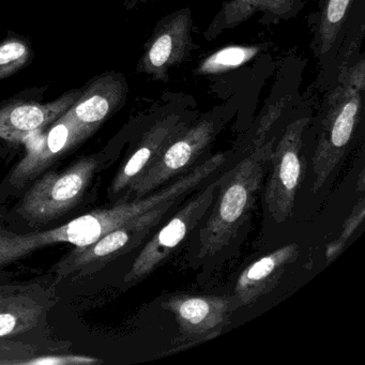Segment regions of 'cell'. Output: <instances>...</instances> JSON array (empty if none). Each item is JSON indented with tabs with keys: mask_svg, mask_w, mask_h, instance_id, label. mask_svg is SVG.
<instances>
[{
	"mask_svg": "<svg viewBox=\"0 0 365 365\" xmlns=\"http://www.w3.org/2000/svg\"><path fill=\"white\" fill-rule=\"evenodd\" d=\"M225 161L223 153L185 172L174 183L155 193L133 200H121L110 208L96 210L76 217L73 221L54 230L19 235L0 228V267L31 255L37 250L55 243H69L76 247H88L104 235L130 220L155 208L168 200H180L202 185Z\"/></svg>",
	"mask_w": 365,
	"mask_h": 365,
	"instance_id": "cell-1",
	"label": "cell"
},
{
	"mask_svg": "<svg viewBox=\"0 0 365 365\" xmlns=\"http://www.w3.org/2000/svg\"><path fill=\"white\" fill-rule=\"evenodd\" d=\"M272 153L273 143H264L220 181L217 200L200 232V257L215 255L234 238L255 204Z\"/></svg>",
	"mask_w": 365,
	"mask_h": 365,
	"instance_id": "cell-2",
	"label": "cell"
},
{
	"mask_svg": "<svg viewBox=\"0 0 365 365\" xmlns=\"http://www.w3.org/2000/svg\"><path fill=\"white\" fill-rule=\"evenodd\" d=\"M364 81V63L361 61L344 76L333 93L312 159L314 193L326 185L345 155L360 116Z\"/></svg>",
	"mask_w": 365,
	"mask_h": 365,
	"instance_id": "cell-3",
	"label": "cell"
},
{
	"mask_svg": "<svg viewBox=\"0 0 365 365\" xmlns=\"http://www.w3.org/2000/svg\"><path fill=\"white\" fill-rule=\"evenodd\" d=\"M178 200H168L130 220L88 247H76L54 267V272L58 279L83 277L97 272L108 262L138 247Z\"/></svg>",
	"mask_w": 365,
	"mask_h": 365,
	"instance_id": "cell-4",
	"label": "cell"
},
{
	"mask_svg": "<svg viewBox=\"0 0 365 365\" xmlns=\"http://www.w3.org/2000/svg\"><path fill=\"white\" fill-rule=\"evenodd\" d=\"M99 162L98 155L82 158L63 172L42 177L25 194L19 212L34 223L66 215L82 200Z\"/></svg>",
	"mask_w": 365,
	"mask_h": 365,
	"instance_id": "cell-5",
	"label": "cell"
},
{
	"mask_svg": "<svg viewBox=\"0 0 365 365\" xmlns=\"http://www.w3.org/2000/svg\"><path fill=\"white\" fill-rule=\"evenodd\" d=\"M307 123V118L290 123L273 149L264 202L269 215L277 224L290 219L294 210V200L302 178V136Z\"/></svg>",
	"mask_w": 365,
	"mask_h": 365,
	"instance_id": "cell-6",
	"label": "cell"
},
{
	"mask_svg": "<svg viewBox=\"0 0 365 365\" xmlns=\"http://www.w3.org/2000/svg\"><path fill=\"white\" fill-rule=\"evenodd\" d=\"M217 129L211 119L192 123L170 142L146 170L129 187V194L144 197L182 173L187 172L215 138Z\"/></svg>",
	"mask_w": 365,
	"mask_h": 365,
	"instance_id": "cell-7",
	"label": "cell"
},
{
	"mask_svg": "<svg viewBox=\"0 0 365 365\" xmlns=\"http://www.w3.org/2000/svg\"><path fill=\"white\" fill-rule=\"evenodd\" d=\"M219 181L192 197L170 222L143 247L134 260L125 282H136L150 274L187 238L212 206Z\"/></svg>",
	"mask_w": 365,
	"mask_h": 365,
	"instance_id": "cell-8",
	"label": "cell"
},
{
	"mask_svg": "<svg viewBox=\"0 0 365 365\" xmlns=\"http://www.w3.org/2000/svg\"><path fill=\"white\" fill-rule=\"evenodd\" d=\"M240 307L236 296L175 294L162 303V307L175 316L178 339L185 341L182 348L217 336Z\"/></svg>",
	"mask_w": 365,
	"mask_h": 365,
	"instance_id": "cell-9",
	"label": "cell"
},
{
	"mask_svg": "<svg viewBox=\"0 0 365 365\" xmlns=\"http://www.w3.org/2000/svg\"><path fill=\"white\" fill-rule=\"evenodd\" d=\"M34 91H23L0 103V140L26 142L63 116L82 93V88L72 89L43 103L40 100L46 89L37 95Z\"/></svg>",
	"mask_w": 365,
	"mask_h": 365,
	"instance_id": "cell-10",
	"label": "cell"
},
{
	"mask_svg": "<svg viewBox=\"0 0 365 365\" xmlns=\"http://www.w3.org/2000/svg\"><path fill=\"white\" fill-rule=\"evenodd\" d=\"M68 110L46 133L40 132L25 142L26 155L10 175V185L24 187L95 132L76 123Z\"/></svg>",
	"mask_w": 365,
	"mask_h": 365,
	"instance_id": "cell-11",
	"label": "cell"
},
{
	"mask_svg": "<svg viewBox=\"0 0 365 365\" xmlns=\"http://www.w3.org/2000/svg\"><path fill=\"white\" fill-rule=\"evenodd\" d=\"M192 16L189 9L179 10L158 23L145 44L138 72L153 80H168V72L182 63L195 48L191 37Z\"/></svg>",
	"mask_w": 365,
	"mask_h": 365,
	"instance_id": "cell-12",
	"label": "cell"
},
{
	"mask_svg": "<svg viewBox=\"0 0 365 365\" xmlns=\"http://www.w3.org/2000/svg\"><path fill=\"white\" fill-rule=\"evenodd\" d=\"M128 93L129 85L120 72H104L83 87L80 97L68 112L76 123L96 132L106 119L123 108Z\"/></svg>",
	"mask_w": 365,
	"mask_h": 365,
	"instance_id": "cell-13",
	"label": "cell"
},
{
	"mask_svg": "<svg viewBox=\"0 0 365 365\" xmlns=\"http://www.w3.org/2000/svg\"><path fill=\"white\" fill-rule=\"evenodd\" d=\"M192 125L185 113H170L158 120L143 136L138 148L121 166L110 185V195L128 189L160 153Z\"/></svg>",
	"mask_w": 365,
	"mask_h": 365,
	"instance_id": "cell-14",
	"label": "cell"
},
{
	"mask_svg": "<svg viewBox=\"0 0 365 365\" xmlns=\"http://www.w3.org/2000/svg\"><path fill=\"white\" fill-rule=\"evenodd\" d=\"M300 256V247L297 243L285 245L250 264L239 275L235 286V296L241 307L252 305L262 297L270 294L289 264Z\"/></svg>",
	"mask_w": 365,
	"mask_h": 365,
	"instance_id": "cell-15",
	"label": "cell"
},
{
	"mask_svg": "<svg viewBox=\"0 0 365 365\" xmlns=\"http://www.w3.org/2000/svg\"><path fill=\"white\" fill-rule=\"evenodd\" d=\"M302 6L303 0H228L205 31V38L215 39L254 16H259L264 24H277L294 18Z\"/></svg>",
	"mask_w": 365,
	"mask_h": 365,
	"instance_id": "cell-16",
	"label": "cell"
},
{
	"mask_svg": "<svg viewBox=\"0 0 365 365\" xmlns=\"http://www.w3.org/2000/svg\"><path fill=\"white\" fill-rule=\"evenodd\" d=\"M48 303L36 285L0 286V337L35 328Z\"/></svg>",
	"mask_w": 365,
	"mask_h": 365,
	"instance_id": "cell-17",
	"label": "cell"
},
{
	"mask_svg": "<svg viewBox=\"0 0 365 365\" xmlns=\"http://www.w3.org/2000/svg\"><path fill=\"white\" fill-rule=\"evenodd\" d=\"M351 0H322L316 44L320 54L330 51L343 26Z\"/></svg>",
	"mask_w": 365,
	"mask_h": 365,
	"instance_id": "cell-18",
	"label": "cell"
},
{
	"mask_svg": "<svg viewBox=\"0 0 365 365\" xmlns=\"http://www.w3.org/2000/svg\"><path fill=\"white\" fill-rule=\"evenodd\" d=\"M258 46H230L209 55L200 61L196 73L200 76L222 74L249 63L259 53Z\"/></svg>",
	"mask_w": 365,
	"mask_h": 365,
	"instance_id": "cell-19",
	"label": "cell"
},
{
	"mask_svg": "<svg viewBox=\"0 0 365 365\" xmlns=\"http://www.w3.org/2000/svg\"><path fill=\"white\" fill-rule=\"evenodd\" d=\"M35 56L29 39L9 33L0 42V81L11 78L31 63Z\"/></svg>",
	"mask_w": 365,
	"mask_h": 365,
	"instance_id": "cell-20",
	"label": "cell"
},
{
	"mask_svg": "<svg viewBox=\"0 0 365 365\" xmlns=\"http://www.w3.org/2000/svg\"><path fill=\"white\" fill-rule=\"evenodd\" d=\"M364 200H360L358 204L354 206V210L350 213L349 217L346 220L345 224H344L343 226V230H341L339 238L333 241V242L327 247V262H332V260L334 259L335 257H337V255L343 251L348 239L350 238V236L354 234V230L362 223L363 220H364Z\"/></svg>",
	"mask_w": 365,
	"mask_h": 365,
	"instance_id": "cell-21",
	"label": "cell"
}]
</instances>
